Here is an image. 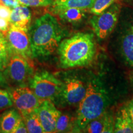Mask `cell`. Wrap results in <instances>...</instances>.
<instances>
[{"mask_svg":"<svg viewBox=\"0 0 133 133\" xmlns=\"http://www.w3.org/2000/svg\"><path fill=\"white\" fill-rule=\"evenodd\" d=\"M60 64L64 69L89 65L96 54L94 35L91 33H78L60 43L57 48Z\"/></svg>","mask_w":133,"mask_h":133,"instance_id":"obj_1","label":"cell"},{"mask_svg":"<svg viewBox=\"0 0 133 133\" xmlns=\"http://www.w3.org/2000/svg\"><path fill=\"white\" fill-rule=\"evenodd\" d=\"M62 37V30L56 17L45 14L32 26L30 46L33 57H44L57 49Z\"/></svg>","mask_w":133,"mask_h":133,"instance_id":"obj_2","label":"cell"},{"mask_svg":"<svg viewBox=\"0 0 133 133\" xmlns=\"http://www.w3.org/2000/svg\"><path fill=\"white\" fill-rule=\"evenodd\" d=\"M107 104V99L104 91L95 83H89L85 96L79 103L76 115L78 127L84 129L91 121L104 114Z\"/></svg>","mask_w":133,"mask_h":133,"instance_id":"obj_3","label":"cell"},{"mask_svg":"<svg viewBox=\"0 0 133 133\" xmlns=\"http://www.w3.org/2000/svg\"><path fill=\"white\" fill-rule=\"evenodd\" d=\"M62 83L47 71L36 73L30 80V88L37 97L43 101L52 100L60 94Z\"/></svg>","mask_w":133,"mask_h":133,"instance_id":"obj_4","label":"cell"},{"mask_svg":"<svg viewBox=\"0 0 133 133\" xmlns=\"http://www.w3.org/2000/svg\"><path fill=\"white\" fill-rule=\"evenodd\" d=\"M120 6L118 3L112 4L102 14L95 15L90 20V24L97 37L104 39L112 32L115 27Z\"/></svg>","mask_w":133,"mask_h":133,"instance_id":"obj_5","label":"cell"},{"mask_svg":"<svg viewBox=\"0 0 133 133\" xmlns=\"http://www.w3.org/2000/svg\"><path fill=\"white\" fill-rule=\"evenodd\" d=\"M12 102L23 118L35 111L41 100L37 97L33 91L28 87L17 88L11 94Z\"/></svg>","mask_w":133,"mask_h":133,"instance_id":"obj_6","label":"cell"},{"mask_svg":"<svg viewBox=\"0 0 133 133\" xmlns=\"http://www.w3.org/2000/svg\"><path fill=\"white\" fill-rule=\"evenodd\" d=\"M27 32L11 25L6 33V40L10 52L20 55L26 59L32 57L30 39Z\"/></svg>","mask_w":133,"mask_h":133,"instance_id":"obj_7","label":"cell"},{"mask_svg":"<svg viewBox=\"0 0 133 133\" xmlns=\"http://www.w3.org/2000/svg\"><path fill=\"white\" fill-rule=\"evenodd\" d=\"M6 71L12 82L22 84L29 78L31 69L25 58L14 54L9 59Z\"/></svg>","mask_w":133,"mask_h":133,"instance_id":"obj_8","label":"cell"},{"mask_svg":"<svg viewBox=\"0 0 133 133\" xmlns=\"http://www.w3.org/2000/svg\"><path fill=\"white\" fill-rule=\"evenodd\" d=\"M86 88L82 81L77 78H66L62 83L60 95L66 104L75 105L79 104L84 97Z\"/></svg>","mask_w":133,"mask_h":133,"instance_id":"obj_9","label":"cell"},{"mask_svg":"<svg viewBox=\"0 0 133 133\" xmlns=\"http://www.w3.org/2000/svg\"><path fill=\"white\" fill-rule=\"evenodd\" d=\"M44 132H55L56 122L61 112L51 100H44L36 110Z\"/></svg>","mask_w":133,"mask_h":133,"instance_id":"obj_10","label":"cell"},{"mask_svg":"<svg viewBox=\"0 0 133 133\" xmlns=\"http://www.w3.org/2000/svg\"><path fill=\"white\" fill-rule=\"evenodd\" d=\"M30 10L25 6H19L11 12L9 22L11 25L28 31L31 22Z\"/></svg>","mask_w":133,"mask_h":133,"instance_id":"obj_11","label":"cell"},{"mask_svg":"<svg viewBox=\"0 0 133 133\" xmlns=\"http://www.w3.org/2000/svg\"><path fill=\"white\" fill-rule=\"evenodd\" d=\"M95 0H54L52 3L53 11L57 13L68 8L91 9Z\"/></svg>","mask_w":133,"mask_h":133,"instance_id":"obj_12","label":"cell"},{"mask_svg":"<svg viewBox=\"0 0 133 133\" xmlns=\"http://www.w3.org/2000/svg\"><path fill=\"white\" fill-rule=\"evenodd\" d=\"M21 118V116L16 110L11 109L5 112L0 118V132L12 133Z\"/></svg>","mask_w":133,"mask_h":133,"instance_id":"obj_13","label":"cell"},{"mask_svg":"<svg viewBox=\"0 0 133 133\" xmlns=\"http://www.w3.org/2000/svg\"><path fill=\"white\" fill-rule=\"evenodd\" d=\"M114 132H133V126L126 108L122 109L118 113L115 122Z\"/></svg>","mask_w":133,"mask_h":133,"instance_id":"obj_14","label":"cell"},{"mask_svg":"<svg viewBox=\"0 0 133 133\" xmlns=\"http://www.w3.org/2000/svg\"><path fill=\"white\" fill-rule=\"evenodd\" d=\"M121 49L126 62L133 66V26L128 30L123 38Z\"/></svg>","mask_w":133,"mask_h":133,"instance_id":"obj_15","label":"cell"},{"mask_svg":"<svg viewBox=\"0 0 133 133\" xmlns=\"http://www.w3.org/2000/svg\"><path fill=\"white\" fill-rule=\"evenodd\" d=\"M61 19L69 23H78L85 16V9L79 8H68L57 13Z\"/></svg>","mask_w":133,"mask_h":133,"instance_id":"obj_16","label":"cell"},{"mask_svg":"<svg viewBox=\"0 0 133 133\" xmlns=\"http://www.w3.org/2000/svg\"><path fill=\"white\" fill-rule=\"evenodd\" d=\"M28 132L42 133L44 132L40 119L36 110L24 117Z\"/></svg>","mask_w":133,"mask_h":133,"instance_id":"obj_17","label":"cell"},{"mask_svg":"<svg viewBox=\"0 0 133 133\" xmlns=\"http://www.w3.org/2000/svg\"><path fill=\"white\" fill-rule=\"evenodd\" d=\"M105 115L103 114L97 118L93 119L86 125L84 129L89 133H102L105 125Z\"/></svg>","mask_w":133,"mask_h":133,"instance_id":"obj_18","label":"cell"},{"mask_svg":"<svg viewBox=\"0 0 133 133\" xmlns=\"http://www.w3.org/2000/svg\"><path fill=\"white\" fill-rule=\"evenodd\" d=\"M9 52L6 38H0V70H4L7 66Z\"/></svg>","mask_w":133,"mask_h":133,"instance_id":"obj_19","label":"cell"},{"mask_svg":"<svg viewBox=\"0 0 133 133\" xmlns=\"http://www.w3.org/2000/svg\"><path fill=\"white\" fill-rule=\"evenodd\" d=\"M116 0H95L90 12L94 15H99L112 6Z\"/></svg>","mask_w":133,"mask_h":133,"instance_id":"obj_20","label":"cell"},{"mask_svg":"<svg viewBox=\"0 0 133 133\" xmlns=\"http://www.w3.org/2000/svg\"><path fill=\"white\" fill-rule=\"evenodd\" d=\"M70 119L69 115L61 114L56 122L55 132H63L69 129Z\"/></svg>","mask_w":133,"mask_h":133,"instance_id":"obj_21","label":"cell"},{"mask_svg":"<svg viewBox=\"0 0 133 133\" xmlns=\"http://www.w3.org/2000/svg\"><path fill=\"white\" fill-rule=\"evenodd\" d=\"M12 105L11 94L7 91L0 89V110L7 109L12 106Z\"/></svg>","mask_w":133,"mask_h":133,"instance_id":"obj_22","label":"cell"},{"mask_svg":"<svg viewBox=\"0 0 133 133\" xmlns=\"http://www.w3.org/2000/svg\"><path fill=\"white\" fill-rule=\"evenodd\" d=\"M54 0H19L20 4L30 7L48 6L52 5Z\"/></svg>","mask_w":133,"mask_h":133,"instance_id":"obj_23","label":"cell"},{"mask_svg":"<svg viewBox=\"0 0 133 133\" xmlns=\"http://www.w3.org/2000/svg\"><path fill=\"white\" fill-rule=\"evenodd\" d=\"M115 123L111 116L105 115V125L102 133H110L114 132Z\"/></svg>","mask_w":133,"mask_h":133,"instance_id":"obj_24","label":"cell"},{"mask_svg":"<svg viewBox=\"0 0 133 133\" xmlns=\"http://www.w3.org/2000/svg\"><path fill=\"white\" fill-rule=\"evenodd\" d=\"M11 12H12L11 8L6 6L4 4L0 6V17L1 18L6 19L9 21Z\"/></svg>","mask_w":133,"mask_h":133,"instance_id":"obj_25","label":"cell"},{"mask_svg":"<svg viewBox=\"0 0 133 133\" xmlns=\"http://www.w3.org/2000/svg\"><path fill=\"white\" fill-rule=\"evenodd\" d=\"M28 132L27 128H26V126L25 124V123L24 121L22 118L20 119L18 123L17 124V125L14 130L12 131V133H26Z\"/></svg>","mask_w":133,"mask_h":133,"instance_id":"obj_26","label":"cell"},{"mask_svg":"<svg viewBox=\"0 0 133 133\" xmlns=\"http://www.w3.org/2000/svg\"><path fill=\"white\" fill-rule=\"evenodd\" d=\"M10 29V22L8 20L0 17V32L6 33Z\"/></svg>","mask_w":133,"mask_h":133,"instance_id":"obj_27","label":"cell"},{"mask_svg":"<svg viewBox=\"0 0 133 133\" xmlns=\"http://www.w3.org/2000/svg\"><path fill=\"white\" fill-rule=\"evenodd\" d=\"M4 5L8 6L10 8H14L20 6V3L19 0H8L6 3H4Z\"/></svg>","mask_w":133,"mask_h":133,"instance_id":"obj_28","label":"cell"},{"mask_svg":"<svg viewBox=\"0 0 133 133\" xmlns=\"http://www.w3.org/2000/svg\"><path fill=\"white\" fill-rule=\"evenodd\" d=\"M126 109L128 110V112L129 115L130 116L131 122H132L133 126V100L131 102H129V104L128 105V107H126Z\"/></svg>","mask_w":133,"mask_h":133,"instance_id":"obj_29","label":"cell"},{"mask_svg":"<svg viewBox=\"0 0 133 133\" xmlns=\"http://www.w3.org/2000/svg\"><path fill=\"white\" fill-rule=\"evenodd\" d=\"M5 83H6V80H5L3 73L1 72V70H0V86L4 85Z\"/></svg>","mask_w":133,"mask_h":133,"instance_id":"obj_30","label":"cell"},{"mask_svg":"<svg viewBox=\"0 0 133 133\" xmlns=\"http://www.w3.org/2000/svg\"><path fill=\"white\" fill-rule=\"evenodd\" d=\"M0 1H1V2H2V3H3V4H4V3H6V1H8V0H0Z\"/></svg>","mask_w":133,"mask_h":133,"instance_id":"obj_31","label":"cell"},{"mask_svg":"<svg viewBox=\"0 0 133 133\" xmlns=\"http://www.w3.org/2000/svg\"><path fill=\"white\" fill-rule=\"evenodd\" d=\"M2 37H4V35H3V34L2 33L0 32V38H2Z\"/></svg>","mask_w":133,"mask_h":133,"instance_id":"obj_32","label":"cell"},{"mask_svg":"<svg viewBox=\"0 0 133 133\" xmlns=\"http://www.w3.org/2000/svg\"><path fill=\"white\" fill-rule=\"evenodd\" d=\"M2 4H3V3L2 2H1V1H0V6H1V5H2Z\"/></svg>","mask_w":133,"mask_h":133,"instance_id":"obj_33","label":"cell"}]
</instances>
